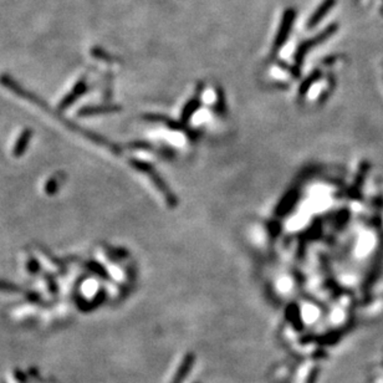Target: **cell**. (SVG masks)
I'll list each match as a JSON object with an SVG mask.
<instances>
[{"label": "cell", "mask_w": 383, "mask_h": 383, "mask_svg": "<svg viewBox=\"0 0 383 383\" xmlns=\"http://www.w3.org/2000/svg\"><path fill=\"white\" fill-rule=\"evenodd\" d=\"M336 30H337V25H336V24H332V25L327 26V28H326L325 30H323L320 35H317V37H315L314 39H311V40L305 41V44H302L301 47H300V49H299V55L305 54V52H306L311 46H315V45H316V44L321 43V41L325 40V39L330 38Z\"/></svg>", "instance_id": "cell-3"}, {"label": "cell", "mask_w": 383, "mask_h": 383, "mask_svg": "<svg viewBox=\"0 0 383 383\" xmlns=\"http://www.w3.org/2000/svg\"><path fill=\"white\" fill-rule=\"evenodd\" d=\"M30 136H31V133L29 132V131H25V132L23 133L22 137L19 138V142H17L15 148H14V152H13L14 156L19 157L20 154H23L24 150H25V147H26V144H28L29 138H30Z\"/></svg>", "instance_id": "cell-5"}, {"label": "cell", "mask_w": 383, "mask_h": 383, "mask_svg": "<svg viewBox=\"0 0 383 383\" xmlns=\"http://www.w3.org/2000/svg\"><path fill=\"white\" fill-rule=\"evenodd\" d=\"M295 10L294 9H287L286 11L284 13L283 19H281V24L280 28L278 30V35H276L275 39V44H274V49L278 50L280 49L281 46L284 45L286 39L289 38L290 30L294 26V20H295Z\"/></svg>", "instance_id": "cell-1"}, {"label": "cell", "mask_w": 383, "mask_h": 383, "mask_svg": "<svg viewBox=\"0 0 383 383\" xmlns=\"http://www.w3.org/2000/svg\"><path fill=\"white\" fill-rule=\"evenodd\" d=\"M86 88H87V87H86L85 80H80V81L77 82V85L75 86V88H74V90L71 91L70 94L67 95V96L65 97L64 100H62V103L60 105V108L69 107L71 103H72L74 101H75L77 99V97H80L82 94H84V92L86 91Z\"/></svg>", "instance_id": "cell-4"}, {"label": "cell", "mask_w": 383, "mask_h": 383, "mask_svg": "<svg viewBox=\"0 0 383 383\" xmlns=\"http://www.w3.org/2000/svg\"><path fill=\"white\" fill-rule=\"evenodd\" d=\"M335 4H336V0H323L321 4L317 7L316 10H315V13L313 14V15L310 16V19L307 20L306 28L307 29L315 28L317 24L321 22L323 17L327 15V13L335 7Z\"/></svg>", "instance_id": "cell-2"}]
</instances>
